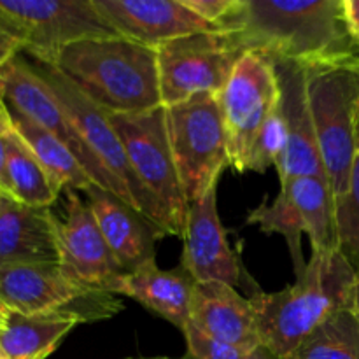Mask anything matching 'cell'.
Segmentation results:
<instances>
[{
  "label": "cell",
  "mask_w": 359,
  "mask_h": 359,
  "mask_svg": "<svg viewBox=\"0 0 359 359\" xmlns=\"http://www.w3.org/2000/svg\"><path fill=\"white\" fill-rule=\"evenodd\" d=\"M20 53L21 49L20 46H18V42L14 41L9 35V32L0 25V69H2L7 62H11L14 56L20 55Z\"/></svg>",
  "instance_id": "obj_32"
},
{
  "label": "cell",
  "mask_w": 359,
  "mask_h": 359,
  "mask_svg": "<svg viewBox=\"0 0 359 359\" xmlns=\"http://www.w3.org/2000/svg\"><path fill=\"white\" fill-rule=\"evenodd\" d=\"M2 316H4V309H0V319H2Z\"/></svg>",
  "instance_id": "obj_38"
},
{
  "label": "cell",
  "mask_w": 359,
  "mask_h": 359,
  "mask_svg": "<svg viewBox=\"0 0 359 359\" xmlns=\"http://www.w3.org/2000/svg\"><path fill=\"white\" fill-rule=\"evenodd\" d=\"M196 280L182 265L174 270L158 269L151 262L123 277L118 294L139 302L147 311L167 319L170 325L184 332L189 325L193 293Z\"/></svg>",
  "instance_id": "obj_21"
},
{
  "label": "cell",
  "mask_w": 359,
  "mask_h": 359,
  "mask_svg": "<svg viewBox=\"0 0 359 359\" xmlns=\"http://www.w3.org/2000/svg\"><path fill=\"white\" fill-rule=\"evenodd\" d=\"M248 224L263 233H279L286 241L293 262L294 279L307 269L302 235L311 241L312 252L339 251L335 195L326 177L305 175L283 182L272 202L263 200L249 212Z\"/></svg>",
  "instance_id": "obj_5"
},
{
  "label": "cell",
  "mask_w": 359,
  "mask_h": 359,
  "mask_svg": "<svg viewBox=\"0 0 359 359\" xmlns=\"http://www.w3.org/2000/svg\"><path fill=\"white\" fill-rule=\"evenodd\" d=\"M95 6L119 35L154 49L186 35L219 30L182 0H95Z\"/></svg>",
  "instance_id": "obj_17"
},
{
  "label": "cell",
  "mask_w": 359,
  "mask_h": 359,
  "mask_svg": "<svg viewBox=\"0 0 359 359\" xmlns=\"http://www.w3.org/2000/svg\"><path fill=\"white\" fill-rule=\"evenodd\" d=\"M287 147V130L284 123L283 112L279 104L273 107L269 118L259 128L255 142H252L251 153H249L248 172H258L265 174L270 167H277L280 158L284 156Z\"/></svg>",
  "instance_id": "obj_27"
},
{
  "label": "cell",
  "mask_w": 359,
  "mask_h": 359,
  "mask_svg": "<svg viewBox=\"0 0 359 359\" xmlns=\"http://www.w3.org/2000/svg\"><path fill=\"white\" fill-rule=\"evenodd\" d=\"M167 126L175 167L188 207L230 167L228 135L217 95H198L167 107Z\"/></svg>",
  "instance_id": "obj_7"
},
{
  "label": "cell",
  "mask_w": 359,
  "mask_h": 359,
  "mask_svg": "<svg viewBox=\"0 0 359 359\" xmlns=\"http://www.w3.org/2000/svg\"><path fill=\"white\" fill-rule=\"evenodd\" d=\"M335 217L339 251L359 273V105L356 111V154L346 195L335 200Z\"/></svg>",
  "instance_id": "obj_26"
},
{
  "label": "cell",
  "mask_w": 359,
  "mask_h": 359,
  "mask_svg": "<svg viewBox=\"0 0 359 359\" xmlns=\"http://www.w3.org/2000/svg\"><path fill=\"white\" fill-rule=\"evenodd\" d=\"M189 325L219 342L249 349L263 346L251 300L241 297L228 284H196Z\"/></svg>",
  "instance_id": "obj_19"
},
{
  "label": "cell",
  "mask_w": 359,
  "mask_h": 359,
  "mask_svg": "<svg viewBox=\"0 0 359 359\" xmlns=\"http://www.w3.org/2000/svg\"><path fill=\"white\" fill-rule=\"evenodd\" d=\"M219 30L230 32L245 53L304 65L359 58L342 0H238Z\"/></svg>",
  "instance_id": "obj_1"
},
{
  "label": "cell",
  "mask_w": 359,
  "mask_h": 359,
  "mask_svg": "<svg viewBox=\"0 0 359 359\" xmlns=\"http://www.w3.org/2000/svg\"><path fill=\"white\" fill-rule=\"evenodd\" d=\"M356 276L340 251L312 252L293 284L277 293L256 291L249 300L263 346L284 359L332 316L351 311Z\"/></svg>",
  "instance_id": "obj_2"
},
{
  "label": "cell",
  "mask_w": 359,
  "mask_h": 359,
  "mask_svg": "<svg viewBox=\"0 0 359 359\" xmlns=\"http://www.w3.org/2000/svg\"><path fill=\"white\" fill-rule=\"evenodd\" d=\"M161 104H181L198 95H217L245 55L226 30L200 32L156 48Z\"/></svg>",
  "instance_id": "obj_10"
},
{
  "label": "cell",
  "mask_w": 359,
  "mask_h": 359,
  "mask_svg": "<svg viewBox=\"0 0 359 359\" xmlns=\"http://www.w3.org/2000/svg\"><path fill=\"white\" fill-rule=\"evenodd\" d=\"M11 265H60L56 216L48 207L11 200L0 214V269Z\"/></svg>",
  "instance_id": "obj_20"
},
{
  "label": "cell",
  "mask_w": 359,
  "mask_h": 359,
  "mask_svg": "<svg viewBox=\"0 0 359 359\" xmlns=\"http://www.w3.org/2000/svg\"><path fill=\"white\" fill-rule=\"evenodd\" d=\"M0 111H7L6 95H4V81H2V77H0Z\"/></svg>",
  "instance_id": "obj_35"
},
{
  "label": "cell",
  "mask_w": 359,
  "mask_h": 359,
  "mask_svg": "<svg viewBox=\"0 0 359 359\" xmlns=\"http://www.w3.org/2000/svg\"><path fill=\"white\" fill-rule=\"evenodd\" d=\"M188 9L198 14L203 21H207L212 27L219 28L221 23L230 16L235 9L238 0H182Z\"/></svg>",
  "instance_id": "obj_29"
},
{
  "label": "cell",
  "mask_w": 359,
  "mask_h": 359,
  "mask_svg": "<svg viewBox=\"0 0 359 359\" xmlns=\"http://www.w3.org/2000/svg\"><path fill=\"white\" fill-rule=\"evenodd\" d=\"M0 77L4 81V95H6L7 107L58 137L72 151L74 156L79 160L93 184L109 189L119 196L116 182L105 172L100 161L93 156V153L88 149L83 137L79 135V132L72 125L69 116L65 114L60 102L56 100L51 88L42 79L41 74L34 69V65L25 62L18 55L0 69Z\"/></svg>",
  "instance_id": "obj_13"
},
{
  "label": "cell",
  "mask_w": 359,
  "mask_h": 359,
  "mask_svg": "<svg viewBox=\"0 0 359 359\" xmlns=\"http://www.w3.org/2000/svg\"><path fill=\"white\" fill-rule=\"evenodd\" d=\"M342 7L347 30L359 46V0H342Z\"/></svg>",
  "instance_id": "obj_31"
},
{
  "label": "cell",
  "mask_w": 359,
  "mask_h": 359,
  "mask_svg": "<svg viewBox=\"0 0 359 359\" xmlns=\"http://www.w3.org/2000/svg\"><path fill=\"white\" fill-rule=\"evenodd\" d=\"M112 128L123 144L130 167L151 193L170 226V235L182 237L188 202L172 153L167 126V107L137 114L109 116Z\"/></svg>",
  "instance_id": "obj_9"
},
{
  "label": "cell",
  "mask_w": 359,
  "mask_h": 359,
  "mask_svg": "<svg viewBox=\"0 0 359 359\" xmlns=\"http://www.w3.org/2000/svg\"><path fill=\"white\" fill-rule=\"evenodd\" d=\"M11 200H14L13 196H11L9 193L4 191V189L0 188V214H2V212H4V209H6V207L9 205Z\"/></svg>",
  "instance_id": "obj_34"
},
{
  "label": "cell",
  "mask_w": 359,
  "mask_h": 359,
  "mask_svg": "<svg viewBox=\"0 0 359 359\" xmlns=\"http://www.w3.org/2000/svg\"><path fill=\"white\" fill-rule=\"evenodd\" d=\"M51 65L109 116L137 114L163 105L156 49L123 35L74 42Z\"/></svg>",
  "instance_id": "obj_3"
},
{
  "label": "cell",
  "mask_w": 359,
  "mask_h": 359,
  "mask_svg": "<svg viewBox=\"0 0 359 359\" xmlns=\"http://www.w3.org/2000/svg\"><path fill=\"white\" fill-rule=\"evenodd\" d=\"M137 359H170V358H137Z\"/></svg>",
  "instance_id": "obj_36"
},
{
  "label": "cell",
  "mask_w": 359,
  "mask_h": 359,
  "mask_svg": "<svg viewBox=\"0 0 359 359\" xmlns=\"http://www.w3.org/2000/svg\"><path fill=\"white\" fill-rule=\"evenodd\" d=\"M0 359H7V356H6V354H4L2 349H0Z\"/></svg>",
  "instance_id": "obj_37"
},
{
  "label": "cell",
  "mask_w": 359,
  "mask_h": 359,
  "mask_svg": "<svg viewBox=\"0 0 359 359\" xmlns=\"http://www.w3.org/2000/svg\"><path fill=\"white\" fill-rule=\"evenodd\" d=\"M0 309L20 314L77 309L95 321L123 311L116 294L74 284L60 265H11L0 269Z\"/></svg>",
  "instance_id": "obj_12"
},
{
  "label": "cell",
  "mask_w": 359,
  "mask_h": 359,
  "mask_svg": "<svg viewBox=\"0 0 359 359\" xmlns=\"http://www.w3.org/2000/svg\"><path fill=\"white\" fill-rule=\"evenodd\" d=\"M270 60L277 74L279 107L287 130L286 153L276 167L279 182L283 184L290 179L305 175L326 177L309 107L305 65L293 60Z\"/></svg>",
  "instance_id": "obj_16"
},
{
  "label": "cell",
  "mask_w": 359,
  "mask_h": 359,
  "mask_svg": "<svg viewBox=\"0 0 359 359\" xmlns=\"http://www.w3.org/2000/svg\"><path fill=\"white\" fill-rule=\"evenodd\" d=\"M60 269L74 284L86 290L118 294L126 276L109 249L90 205L67 191L65 219L56 217Z\"/></svg>",
  "instance_id": "obj_14"
},
{
  "label": "cell",
  "mask_w": 359,
  "mask_h": 359,
  "mask_svg": "<svg viewBox=\"0 0 359 359\" xmlns=\"http://www.w3.org/2000/svg\"><path fill=\"white\" fill-rule=\"evenodd\" d=\"M32 65L41 74L42 79L48 83V86L51 88L56 100L60 102L65 114L69 116L72 125L76 126L79 135L86 142L88 149L93 153V156L100 161L105 172L116 182L119 198L128 203V205H132L135 210H139L142 216H146L151 223L156 224L165 233L170 235L167 216H165L156 200L144 188L142 182L137 179L135 172L130 167V161L126 158L125 149H123L121 140H119L118 133L112 128L107 112H104L90 98L84 97L53 65L41 62H35Z\"/></svg>",
  "instance_id": "obj_6"
},
{
  "label": "cell",
  "mask_w": 359,
  "mask_h": 359,
  "mask_svg": "<svg viewBox=\"0 0 359 359\" xmlns=\"http://www.w3.org/2000/svg\"><path fill=\"white\" fill-rule=\"evenodd\" d=\"M7 193L16 202L30 207H48L58 198L60 189L42 168L30 147L11 130L6 158Z\"/></svg>",
  "instance_id": "obj_24"
},
{
  "label": "cell",
  "mask_w": 359,
  "mask_h": 359,
  "mask_svg": "<svg viewBox=\"0 0 359 359\" xmlns=\"http://www.w3.org/2000/svg\"><path fill=\"white\" fill-rule=\"evenodd\" d=\"M181 238L184 241L181 265L196 283H223L237 290L242 283V263L228 244L217 214V186L188 207Z\"/></svg>",
  "instance_id": "obj_15"
},
{
  "label": "cell",
  "mask_w": 359,
  "mask_h": 359,
  "mask_svg": "<svg viewBox=\"0 0 359 359\" xmlns=\"http://www.w3.org/2000/svg\"><path fill=\"white\" fill-rule=\"evenodd\" d=\"M217 102L228 135L230 167L244 174L252 142L279 104V83L272 60L259 51L245 53L217 93Z\"/></svg>",
  "instance_id": "obj_11"
},
{
  "label": "cell",
  "mask_w": 359,
  "mask_h": 359,
  "mask_svg": "<svg viewBox=\"0 0 359 359\" xmlns=\"http://www.w3.org/2000/svg\"><path fill=\"white\" fill-rule=\"evenodd\" d=\"M13 130L11 125L9 109L0 111V188L7 191V179H6V158H7V139Z\"/></svg>",
  "instance_id": "obj_30"
},
{
  "label": "cell",
  "mask_w": 359,
  "mask_h": 359,
  "mask_svg": "<svg viewBox=\"0 0 359 359\" xmlns=\"http://www.w3.org/2000/svg\"><path fill=\"white\" fill-rule=\"evenodd\" d=\"M182 333L188 349L184 359H277L265 346L249 349V347L219 342L198 332L191 325L186 326Z\"/></svg>",
  "instance_id": "obj_28"
},
{
  "label": "cell",
  "mask_w": 359,
  "mask_h": 359,
  "mask_svg": "<svg viewBox=\"0 0 359 359\" xmlns=\"http://www.w3.org/2000/svg\"><path fill=\"white\" fill-rule=\"evenodd\" d=\"M0 25L21 51L48 65L74 42L119 35L95 0H0Z\"/></svg>",
  "instance_id": "obj_8"
},
{
  "label": "cell",
  "mask_w": 359,
  "mask_h": 359,
  "mask_svg": "<svg viewBox=\"0 0 359 359\" xmlns=\"http://www.w3.org/2000/svg\"><path fill=\"white\" fill-rule=\"evenodd\" d=\"M284 359H359V321L340 311Z\"/></svg>",
  "instance_id": "obj_25"
},
{
  "label": "cell",
  "mask_w": 359,
  "mask_h": 359,
  "mask_svg": "<svg viewBox=\"0 0 359 359\" xmlns=\"http://www.w3.org/2000/svg\"><path fill=\"white\" fill-rule=\"evenodd\" d=\"M305 81L323 167L339 200L347 191L356 154L359 58L305 65Z\"/></svg>",
  "instance_id": "obj_4"
},
{
  "label": "cell",
  "mask_w": 359,
  "mask_h": 359,
  "mask_svg": "<svg viewBox=\"0 0 359 359\" xmlns=\"http://www.w3.org/2000/svg\"><path fill=\"white\" fill-rule=\"evenodd\" d=\"M83 323H93V319L77 309L30 316L4 311L0 319V349L7 359H46L67 333Z\"/></svg>",
  "instance_id": "obj_22"
},
{
  "label": "cell",
  "mask_w": 359,
  "mask_h": 359,
  "mask_svg": "<svg viewBox=\"0 0 359 359\" xmlns=\"http://www.w3.org/2000/svg\"><path fill=\"white\" fill-rule=\"evenodd\" d=\"M9 109V107H7ZM11 125L14 132L23 139V142L30 147L32 153L39 160L56 188L62 191H84L93 184L90 175L79 163L72 151L48 130L41 128L34 121L27 119L25 116L18 114L16 111H11Z\"/></svg>",
  "instance_id": "obj_23"
},
{
  "label": "cell",
  "mask_w": 359,
  "mask_h": 359,
  "mask_svg": "<svg viewBox=\"0 0 359 359\" xmlns=\"http://www.w3.org/2000/svg\"><path fill=\"white\" fill-rule=\"evenodd\" d=\"M83 193L123 272L156 262V242L167 235L163 230L109 189L91 184Z\"/></svg>",
  "instance_id": "obj_18"
},
{
  "label": "cell",
  "mask_w": 359,
  "mask_h": 359,
  "mask_svg": "<svg viewBox=\"0 0 359 359\" xmlns=\"http://www.w3.org/2000/svg\"><path fill=\"white\" fill-rule=\"evenodd\" d=\"M351 312L356 316L359 321V273L356 276V284H354V293H353V305H351Z\"/></svg>",
  "instance_id": "obj_33"
}]
</instances>
